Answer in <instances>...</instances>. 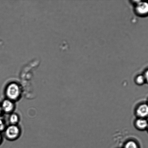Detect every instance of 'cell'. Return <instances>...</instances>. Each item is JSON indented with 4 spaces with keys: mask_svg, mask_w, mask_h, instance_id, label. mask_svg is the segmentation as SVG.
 Instances as JSON below:
<instances>
[{
    "mask_svg": "<svg viewBox=\"0 0 148 148\" xmlns=\"http://www.w3.org/2000/svg\"></svg>",
    "mask_w": 148,
    "mask_h": 148,
    "instance_id": "cell-14",
    "label": "cell"
},
{
    "mask_svg": "<svg viewBox=\"0 0 148 148\" xmlns=\"http://www.w3.org/2000/svg\"><path fill=\"white\" fill-rule=\"evenodd\" d=\"M18 121V117L17 114H12L10 117V121L12 124H15Z\"/></svg>",
    "mask_w": 148,
    "mask_h": 148,
    "instance_id": "cell-9",
    "label": "cell"
},
{
    "mask_svg": "<svg viewBox=\"0 0 148 148\" xmlns=\"http://www.w3.org/2000/svg\"><path fill=\"white\" fill-rule=\"evenodd\" d=\"M136 11L140 15H145L148 14V3L140 2L137 4Z\"/></svg>",
    "mask_w": 148,
    "mask_h": 148,
    "instance_id": "cell-3",
    "label": "cell"
},
{
    "mask_svg": "<svg viewBox=\"0 0 148 148\" xmlns=\"http://www.w3.org/2000/svg\"><path fill=\"white\" fill-rule=\"evenodd\" d=\"M124 148H139V147L135 142L131 140L126 143Z\"/></svg>",
    "mask_w": 148,
    "mask_h": 148,
    "instance_id": "cell-7",
    "label": "cell"
},
{
    "mask_svg": "<svg viewBox=\"0 0 148 148\" xmlns=\"http://www.w3.org/2000/svg\"><path fill=\"white\" fill-rule=\"evenodd\" d=\"M19 133L18 127L15 125H11L7 129L6 131V134L8 138L14 139L16 138Z\"/></svg>",
    "mask_w": 148,
    "mask_h": 148,
    "instance_id": "cell-2",
    "label": "cell"
},
{
    "mask_svg": "<svg viewBox=\"0 0 148 148\" xmlns=\"http://www.w3.org/2000/svg\"><path fill=\"white\" fill-rule=\"evenodd\" d=\"M2 110L1 106H0V117H1V113H2Z\"/></svg>",
    "mask_w": 148,
    "mask_h": 148,
    "instance_id": "cell-12",
    "label": "cell"
},
{
    "mask_svg": "<svg viewBox=\"0 0 148 148\" xmlns=\"http://www.w3.org/2000/svg\"></svg>",
    "mask_w": 148,
    "mask_h": 148,
    "instance_id": "cell-15",
    "label": "cell"
},
{
    "mask_svg": "<svg viewBox=\"0 0 148 148\" xmlns=\"http://www.w3.org/2000/svg\"><path fill=\"white\" fill-rule=\"evenodd\" d=\"M2 111L6 112H9L12 111L14 108V105L11 101L8 100H4L1 106Z\"/></svg>",
    "mask_w": 148,
    "mask_h": 148,
    "instance_id": "cell-5",
    "label": "cell"
},
{
    "mask_svg": "<svg viewBox=\"0 0 148 148\" xmlns=\"http://www.w3.org/2000/svg\"><path fill=\"white\" fill-rule=\"evenodd\" d=\"M145 81L148 82V70L146 71L144 75Z\"/></svg>",
    "mask_w": 148,
    "mask_h": 148,
    "instance_id": "cell-11",
    "label": "cell"
},
{
    "mask_svg": "<svg viewBox=\"0 0 148 148\" xmlns=\"http://www.w3.org/2000/svg\"><path fill=\"white\" fill-rule=\"evenodd\" d=\"M136 125L138 128L143 130L148 127V123L147 120L145 119L140 118L136 121Z\"/></svg>",
    "mask_w": 148,
    "mask_h": 148,
    "instance_id": "cell-6",
    "label": "cell"
},
{
    "mask_svg": "<svg viewBox=\"0 0 148 148\" xmlns=\"http://www.w3.org/2000/svg\"><path fill=\"white\" fill-rule=\"evenodd\" d=\"M136 113L138 116L143 118L148 116V105L142 104L138 107Z\"/></svg>",
    "mask_w": 148,
    "mask_h": 148,
    "instance_id": "cell-4",
    "label": "cell"
},
{
    "mask_svg": "<svg viewBox=\"0 0 148 148\" xmlns=\"http://www.w3.org/2000/svg\"><path fill=\"white\" fill-rule=\"evenodd\" d=\"M1 133H0V143H1Z\"/></svg>",
    "mask_w": 148,
    "mask_h": 148,
    "instance_id": "cell-13",
    "label": "cell"
},
{
    "mask_svg": "<svg viewBox=\"0 0 148 148\" xmlns=\"http://www.w3.org/2000/svg\"><path fill=\"white\" fill-rule=\"evenodd\" d=\"M5 128V126L2 119L0 117V132L2 131Z\"/></svg>",
    "mask_w": 148,
    "mask_h": 148,
    "instance_id": "cell-10",
    "label": "cell"
},
{
    "mask_svg": "<svg viewBox=\"0 0 148 148\" xmlns=\"http://www.w3.org/2000/svg\"><path fill=\"white\" fill-rule=\"evenodd\" d=\"M20 94L19 87L17 84H11L7 87L6 94L7 96L10 99L13 100L17 99L19 96Z\"/></svg>",
    "mask_w": 148,
    "mask_h": 148,
    "instance_id": "cell-1",
    "label": "cell"
},
{
    "mask_svg": "<svg viewBox=\"0 0 148 148\" xmlns=\"http://www.w3.org/2000/svg\"><path fill=\"white\" fill-rule=\"evenodd\" d=\"M145 81L144 75H140L138 76L136 79V82L139 85L144 83Z\"/></svg>",
    "mask_w": 148,
    "mask_h": 148,
    "instance_id": "cell-8",
    "label": "cell"
}]
</instances>
